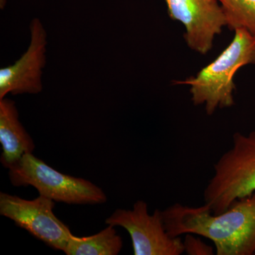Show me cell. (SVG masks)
Here are the masks:
<instances>
[{"instance_id":"cell-12","label":"cell","mask_w":255,"mask_h":255,"mask_svg":"<svg viewBox=\"0 0 255 255\" xmlns=\"http://www.w3.org/2000/svg\"><path fill=\"white\" fill-rule=\"evenodd\" d=\"M191 233L185 234L183 246L186 254L189 255H213L216 254L213 247L208 246L200 238Z\"/></svg>"},{"instance_id":"cell-3","label":"cell","mask_w":255,"mask_h":255,"mask_svg":"<svg viewBox=\"0 0 255 255\" xmlns=\"http://www.w3.org/2000/svg\"><path fill=\"white\" fill-rule=\"evenodd\" d=\"M254 193L255 130L248 135L236 132L232 147L215 164L214 176L204 191V204L218 214Z\"/></svg>"},{"instance_id":"cell-2","label":"cell","mask_w":255,"mask_h":255,"mask_svg":"<svg viewBox=\"0 0 255 255\" xmlns=\"http://www.w3.org/2000/svg\"><path fill=\"white\" fill-rule=\"evenodd\" d=\"M248 65H255V37L246 30L238 29L231 43L216 59L195 76L174 84L189 86L194 105H204L206 114L211 116L219 109L234 105L235 75Z\"/></svg>"},{"instance_id":"cell-5","label":"cell","mask_w":255,"mask_h":255,"mask_svg":"<svg viewBox=\"0 0 255 255\" xmlns=\"http://www.w3.org/2000/svg\"><path fill=\"white\" fill-rule=\"evenodd\" d=\"M105 223L122 227L130 235L135 255H181L184 253L183 241L172 237L166 231L162 212H148L145 201H137L132 209H117Z\"/></svg>"},{"instance_id":"cell-8","label":"cell","mask_w":255,"mask_h":255,"mask_svg":"<svg viewBox=\"0 0 255 255\" xmlns=\"http://www.w3.org/2000/svg\"><path fill=\"white\" fill-rule=\"evenodd\" d=\"M29 28L31 41L28 49L13 65L0 69V100L9 94L37 95L43 90L47 33L39 18H33Z\"/></svg>"},{"instance_id":"cell-13","label":"cell","mask_w":255,"mask_h":255,"mask_svg":"<svg viewBox=\"0 0 255 255\" xmlns=\"http://www.w3.org/2000/svg\"></svg>"},{"instance_id":"cell-7","label":"cell","mask_w":255,"mask_h":255,"mask_svg":"<svg viewBox=\"0 0 255 255\" xmlns=\"http://www.w3.org/2000/svg\"><path fill=\"white\" fill-rule=\"evenodd\" d=\"M169 16L185 28L184 40L196 53L205 55L213 48L215 38L227 26L218 0H165Z\"/></svg>"},{"instance_id":"cell-1","label":"cell","mask_w":255,"mask_h":255,"mask_svg":"<svg viewBox=\"0 0 255 255\" xmlns=\"http://www.w3.org/2000/svg\"><path fill=\"white\" fill-rule=\"evenodd\" d=\"M166 231L172 237L191 233L214 243L217 255L255 253V193L237 199L226 211L213 214L207 206L175 204L162 211Z\"/></svg>"},{"instance_id":"cell-9","label":"cell","mask_w":255,"mask_h":255,"mask_svg":"<svg viewBox=\"0 0 255 255\" xmlns=\"http://www.w3.org/2000/svg\"><path fill=\"white\" fill-rule=\"evenodd\" d=\"M0 162L8 169L35 150L33 138L20 122L16 103L6 97L0 100Z\"/></svg>"},{"instance_id":"cell-11","label":"cell","mask_w":255,"mask_h":255,"mask_svg":"<svg viewBox=\"0 0 255 255\" xmlns=\"http://www.w3.org/2000/svg\"><path fill=\"white\" fill-rule=\"evenodd\" d=\"M223 10L227 27L244 29L255 37V0H218Z\"/></svg>"},{"instance_id":"cell-6","label":"cell","mask_w":255,"mask_h":255,"mask_svg":"<svg viewBox=\"0 0 255 255\" xmlns=\"http://www.w3.org/2000/svg\"><path fill=\"white\" fill-rule=\"evenodd\" d=\"M55 201L39 195L33 200L0 193V215L27 231L37 239L58 251H64L73 233L56 216Z\"/></svg>"},{"instance_id":"cell-4","label":"cell","mask_w":255,"mask_h":255,"mask_svg":"<svg viewBox=\"0 0 255 255\" xmlns=\"http://www.w3.org/2000/svg\"><path fill=\"white\" fill-rule=\"evenodd\" d=\"M14 187H34L39 195L68 204H101L107 202L105 191L87 179L58 172L33 153L27 154L9 169Z\"/></svg>"},{"instance_id":"cell-10","label":"cell","mask_w":255,"mask_h":255,"mask_svg":"<svg viewBox=\"0 0 255 255\" xmlns=\"http://www.w3.org/2000/svg\"><path fill=\"white\" fill-rule=\"evenodd\" d=\"M123 248V240L115 227L108 225L102 231L87 237L72 235L63 253L67 255H117Z\"/></svg>"}]
</instances>
